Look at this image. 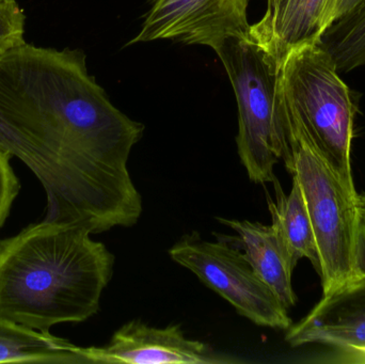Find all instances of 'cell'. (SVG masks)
Segmentation results:
<instances>
[{"mask_svg": "<svg viewBox=\"0 0 365 364\" xmlns=\"http://www.w3.org/2000/svg\"><path fill=\"white\" fill-rule=\"evenodd\" d=\"M287 0H266V11L263 17L250 26L251 38H257L266 31L276 21Z\"/></svg>", "mask_w": 365, "mask_h": 364, "instance_id": "17", "label": "cell"}, {"mask_svg": "<svg viewBox=\"0 0 365 364\" xmlns=\"http://www.w3.org/2000/svg\"><path fill=\"white\" fill-rule=\"evenodd\" d=\"M292 348L325 344L339 350L365 348V276L322 296L298 324L287 329Z\"/></svg>", "mask_w": 365, "mask_h": 364, "instance_id": "9", "label": "cell"}, {"mask_svg": "<svg viewBox=\"0 0 365 364\" xmlns=\"http://www.w3.org/2000/svg\"><path fill=\"white\" fill-rule=\"evenodd\" d=\"M169 256L255 325L282 331L292 326L289 309L234 246L221 239L206 241L192 232L182 236Z\"/></svg>", "mask_w": 365, "mask_h": 364, "instance_id": "6", "label": "cell"}, {"mask_svg": "<svg viewBox=\"0 0 365 364\" xmlns=\"http://www.w3.org/2000/svg\"><path fill=\"white\" fill-rule=\"evenodd\" d=\"M285 108L304 126L321 153L349 187L356 107L351 89L322 42L292 49L280 66Z\"/></svg>", "mask_w": 365, "mask_h": 364, "instance_id": "5", "label": "cell"}, {"mask_svg": "<svg viewBox=\"0 0 365 364\" xmlns=\"http://www.w3.org/2000/svg\"><path fill=\"white\" fill-rule=\"evenodd\" d=\"M8 1H12V0H0V2H8Z\"/></svg>", "mask_w": 365, "mask_h": 364, "instance_id": "21", "label": "cell"}, {"mask_svg": "<svg viewBox=\"0 0 365 364\" xmlns=\"http://www.w3.org/2000/svg\"><path fill=\"white\" fill-rule=\"evenodd\" d=\"M364 1V0H336L334 13V23L344 15L351 13L354 9L357 8Z\"/></svg>", "mask_w": 365, "mask_h": 364, "instance_id": "19", "label": "cell"}, {"mask_svg": "<svg viewBox=\"0 0 365 364\" xmlns=\"http://www.w3.org/2000/svg\"><path fill=\"white\" fill-rule=\"evenodd\" d=\"M86 348L0 318V363H87Z\"/></svg>", "mask_w": 365, "mask_h": 364, "instance_id": "12", "label": "cell"}, {"mask_svg": "<svg viewBox=\"0 0 365 364\" xmlns=\"http://www.w3.org/2000/svg\"><path fill=\"white\" fill-rule=\"evenodd\" d=\"M358 209H359L360 259H361L362 273L365 276V194H358Z\"/></svg>", "mask_w": 365, "mask_h": 364, "instance_id": "18", "label": "cell"}, {"mask_svg": "<svg viewBox=\"0 0 365 364\" xmlns=\"http://www.w3.org/2000/svg\"><path fill=\"white\" fill-rule=\"evenodd\" d=\"M284 111L289 145L285 168L299 184L310 216L319 256L317 274L325 296L364 277L359 194L347 185L285 106Z\"/></svg>", "mask_w": 365, "mask_h": 364, "instance_id": "3", "label": "cell"}, {"mask_svg": "<svg viewBox=\"0 0 365 364\" xmlns=\"http://www.w3.org/2000/svg\"><path fill=\"white\" fill-rule=\"evenodd\" d=\"M217 220L232 229L236 236L214 233L216 239L240 249L255 274L272 288L284 307L287 309L294 307L297 303L292 284L295 267L276 229L249 220L221 217Z\"/></svg>", "mask_w": 365, "mask_h": 364, "instance_id": "10", "label": "cell"}, {"mask_svg": "<svg viewBox=\"0 0 365 364\" xmlns=\"http://www.w3.org/2000/svg\"><path fill=\"white\" fill-rule=\"evenodd\" d=\"M336 4V0H287L276 21L253 40L280 66L292 49L321 42L334 23Z\"/></svg>", "mask_w": 365, "mask_h": 364, "instance_id": "11", "label": "cell"}, {"mask_svg": "<svg viewBox=\"0 0 365 364\" xmlns=\"http://www.w3.org/2000/svg\"><path fill=\"white\" fill-rule=\"evenodd\" d=\"M11 158L12 156L0 147V228L6 222L21 189L19 177L11 166Z\"/></svg>", "mask_w": 365, "mask_h": 364, "instance_id": "16", "label": "cell"}, {"mask_svg": "<svg viewBox=\"0 0 365 364\" xmlns=\"http://www.w3.org/2000/svg\"><path fill=\"white\" fill-rule=\"evenodd\" d=\"M340 363L365 364V348L340 350Z\"/></svg>", "mask_w": 365, "mask_h": 364, "instance_id": "20", "label": "cell"}, {"mask_svg": "<svg viewBox=\"0 0 365 364\" xmlns=\"http://www.w3.org/2000/svg\"><path fill=\"white\" fill-rule=\"evenodd\" d=\"M87 363L210 364L231 361L218 359L210 348L187 339L180 325L154 328L141 321L123 325L104 348H86Z\"/></svg>", "mask_w": 365, "mask_h": 364, "instance_id": "8", "label": "cell"}, {"mask_svg": "<svg viewBox=\"0 0 365 364\" xmlns=\"http://www.w3.org/2000/svg\"><path fill=\"white\" fill-rule=\"evenodd\" d=\"M26 16L15 0L0 2V55L25 44Z\"/></svg>", "mask_w": 365, "mask_h": 364, "instance_id": "15", "label": "cell"}, {"mask_svg": "<svg viewBox=\"0 0 365 364\" xmlns=\"http://www.w3.org/2000/svg\"><path fill=\"white\" fill-rule=\"evenodd\" d=\"M115 256L81 227L43 220L0 241V318L36 331L100 311Z\"/></svg>", "mask_w": 365, "mask_h": 364, "instance_id": "2", "label": "cell"}, {"mask_svg": "<svg viewBox=\"0 0 365 364\" xmlns=\"http://www.w3.org/2000/svg\"><path fill=\"white\" fill-rule=\"evenodd\" d=\"M215 53L237 100L240 162L251 182L272 183L274 166L289 156L280 66L251 36L227 38Z\"/></svg>", "mask_w": 365, "mask_h": 364, "instance_id": "4", "label": "cell"}, {"mask_svg": "<svg viewBox=\"0 0 365 364\" xmlns=\"http://www.w3.org/2000/svg\"><path fill=\"white\" fill-rule=\"evenodd\" d=\"M249 0H153L128 45L173 40L217 51L227 38L250 36Z\"/></svg>", "mask_w": 365, "mask_h": 364, "instance_id": "7", "label": "cell"}, {"mask_svg": "<svg viewBox=\"0 0 365 364\" xmlns=\"http://www.w3.org/2000/svg\"><path fill=\"white\" fill-rule=\"evenodd\" d=\"M339 72L365 66V0L351 13L332 23L321 40Z\"/></svg>", "mask_w": 365, "mask_h": 364, "instance_id": "14", "label": "cell"}, {"mask_svg": "<svg viewBox=\"0 0 365 364\" xmlns=\"http://www.w3.org/2000/svg\"><path fill=\"white\" fill-rule=\"evenodd\" d=\"M272 184L276 192V201L272 200L268 192L266 194L268 209L272 215V226L278 232L293 266H297L302 259H308L317 271V243L299 184L293 179L289 194H284L277 177Z\"/></svg>", "mask_w": 365, "mask_h": 364, "instance_id": "13", "label": "cell"}, {"mask_svg": "<svg viewBox=\"0 0 365 364\" xmlns=\"http://www.w3.org/2000/svg\"><path fill=\"white\" fill-rule=\"evenodd\" d=\"M143 132L89 74L81 49L25 43L0 55V147L44 188L45 220L91 234L135 226L143 198L128 162Z\"/></svg>", "mask_w": 365, "mask_h": 364, "instance_id": "1", "label": "cell"}]
</instances>
